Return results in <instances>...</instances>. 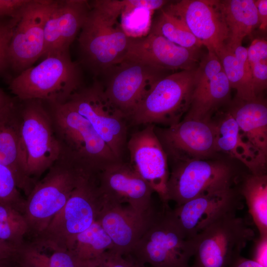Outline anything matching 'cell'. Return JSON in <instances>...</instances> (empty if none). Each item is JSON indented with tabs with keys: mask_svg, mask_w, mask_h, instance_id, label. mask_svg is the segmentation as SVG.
<instances>
[{
	"mask_svg": "<svg viewBox=\"0 0 267 267\" xmlns=\"http://www.w3.org/2000/svg\"><path fill=\"white\" fill-rule=\"evenodd\" d=\"M124 8L119 17L120 27L129 38L138 39L150 33L154 11L149 8V0H123Z\"/></svg>",
	"mask_w": 267,
	"mask_h": 267,
	"instance_id": "f546056e",
	"label": "cell"
},
{
	"mask_svg": "<svg viewBox=\"0 0 267 267\" xmlns=\"http://www.w3.org/2000/svg\"><path fill=\"white\" fill-rule=\"evenodd\" d=\"M201 58L200 49L180 46L150 32L141 38H131L124 59L138 61L167 72L195 69Z\"/></svg>",
	"mask_w": 267,
	"mask_h": 267,
	"instance_id": "ffe728a7",
	"label": "cell"
},
{
	"mask_svg": "<svg viewBox=\"0 0 267 267\" xmlns=\"http://www.w3.org/2000/svg\"><path fill=\"white\" fill-rule=\"evenodd\" d=\"M57 1L30 0L15 25L8 48V61L21 71L43 56L46 21Z\"/></svg>",
	"mask_w": 267,
	"mask_h": 267,
	"instance_id": "4fadbf2b",
	"label": "cell"
},
{
	"mask_svg": "<svg viewBox=\"0 0 267 267\" xmlns=\"http://www.w3.org/2000/svg\"><path fill=\"white\" fill-rule=\"evenodd\" d=\"M28 232L27 224L0 222V239L18 247L24 243V236Z\"/></svg>",
	"mask_w": 267,
	"mask_h": 267,
	"instance_id": "d590c367",
	"label": "cell"
},
{
	"mask_svg": "<svg viewBox=\"0 0 267 267\" xmlns=\"http://www.w3.org/2000/svg\"><path fill=\"white\" fill-rule=\"evenodd\" d=\"M134 264L131 257L110 249L95 258L83 262L82 267H132Z\"/></svg>",
	"mask_w": 267,
	"mask_h": 267,
	"instance_id": "e575fe53",
	"label": "cell"
},
{
	"mask_svg": "<svg viewBox=\"0 0 267 267\" xmlns=\"http://www.w3.org/2000/svg\"><path fill=\"white\" fill-rule=\"evenodd\" d=\"M216 54L231 88L236 91V98L249 100L258 97L253 89L247 48L240 45L233 50L225 44Z\"/></svg>",
	"mask_w": 267,
	"mask_h": 267,
	"instance_id": "4316f807",
	"label": "cell"
},
{
	"mask_svg": "<svg viewBox=\"0 0 267 267\" xmlns=\"http://www.w3.org/2000/svg\"><path fill=\"white\" fill-rule=\"evenodd\" d=\"M0 265H3V264H0Z\"/></svg>",
	"mask_w": 267,
	"mask_h": 267,
	"instance_id": "7dc6e473",
	"label": "cell"
},
{
	"mask_svg": "<svg viewBox=\"0 0 267 267\" xmlns=\"http://www.w3.org/2000/svg\"><path fill=\"white\" fill-rule=\"evenodd\" d=\"M168 158L174 162L206 159L216 153L214 120L183 119L166 128L155 126Z\"/></svg>",
	"mask_w": 267,
	"mask_h": 267,
	"instance_id": "9a60e30c",
	"label": "cell"
},
{
	"mask_svg": "<svg viewBox=\"0 0 267 267\" xmlns=\"http://www.w3.org/2000/svg\"><path fill=\"white\" fill-rule=\"evenodd\" d=\"M252 260L267 267V237L255 238Z\"/></svg>",
	"mask_w": 267,
	"mask_h": 267,
	"instance_id": "ab89813d",
	"label": "cell"
},
{
	"mask_svg": "<svg viewBox=\"0 0 267 267\" xmlns=\"http://www.w3.org/2000/svg\"><path fill=\"white\" fill-rule=\"evenodd\" d=\"M167 204L155 212L144 233L129 256L151 267H190L194 253L193 238L186 239L171 218Z\"/></svg>",
	"mask_w": 267,
	"mask_h": 267,
	"instance_id": "8992f818",
	"label": "cell"
},
{
	"mask_svg": "<svg viewBox=\"0 0 267 267\" xmlns=\"http://www.w3.org/2000/svg\"><path fill=\"white\" fill-rule=\"evenodd\" d=\"M231 89L220 59L208 51L196 69L190 104L183 119L211 120L214 113L230 101Z\"/></svg>",
	"mask_w": 267,
	"mask_h": 267,
	"instance_id": "2e32d148",
	"label": "cell"
},
{
	"mask_svg": "<svg viewBox=\"0 0 267 267\" xmlns=\"http://www.w3.org/2000/svg\"><path fill=\"white\" fill-rule=\"evenodd\" d=\"M255 237L244 219L234 213L224 215L193 238L194 262L190 267H228Z\"/></svg>",
	"mask_w": 267,
	"mask_h": 267,
	"instance_id": "30bf717a",
	"label": "cell"
},
{
	"mask_svg": "<svg viewBox=\"0 0 267 267\" xmlns=\"http://www.w3.org/2000/svg\"><path fill=\"white\" fill-rule=\"evenodd\" d=\"M16 257L22 267H82L83 264L71 251L35 240L29 244L23 243Z\"/></svg>",
	"mask_w": 267,
	"mask_h": 267,
	"instance_id": "83f0119b",
	"label": "cell"
},
{
	"mask_svg": "<svg viewBox=\"0 0 267 267\" xmlns=\"http://www.w3.org/2000/svg\"><path fill=\"white\" fill-rule=\"evenodd\" d=\"M196 69L178 71L160 79L128 120L134 125L168 127L180 121L189 107Z\"/></svg>",
	"mask_w": 267,
	"mask_h": 267,
	"instance_id": "52a82bcc",
	"label": "cell"
},
{
	"mask_svg": "<svg viewBox=\"0 0 267 267\" xmlns=\"http://www.w3.org/2000/svg\"><path fill=\"white\" fill-rule=\"evenodd\" d=\"M12 102L10 98L0 89V112Z\"/></svg>",
	"mask_w": 267,
	"mask_h": 267,
	"instance_id": "ee69618b",
	"label": "cell"
},
{
	"mask_svg": "<svg viewBox=\"0 0 267 267\" xmlns=\"http://www.w3.org/2000/svg\"><path fill=\"white\" fill-rule=\"evenodd\" d=\"M17 21L12 19L9 23H0V69L8 61V48Z\"/></svg>",
	"mask_w": 267,
	"mask_h": 267,
	"instance_id": "8d00e7d4",
	"label": "cell"
},
{
	"mask_svg": "<svg viewBox=\"0 0 267 267\" xmlns=\"http://www.w3.org/2000/svg\"><path fill=\"white\" fill-rule=\"evenodd\" d=\"M237 188L244 198L259 236L267 237V175L244 174Z\"/></svg>",
	"mask_w": 267,
	"mask_h": 267,
	"instance_id": "f1b7e54d",
	"label": "cell"
},
{
	"mask_svg": "<svg viewBox=\"0 0 267 267\" xmlns=\"http://www.w3.org/2000/svg\"><path fill=\"white\" fill-rule=\"evenodd\" d=\"M81 76L69 50L47 55L11 82L12 93L21 101L39 100L48 104L66 102L81 89Z\"/></svg>",
	"mask_w": 267,
	"mask_h": 267,
	"instance_id": "6da1fadb",
	"label": "cell"
},
{
	"mask_svg": "<svg viewBox=\"0 0 267 267\" xmlns=\"http://www.w3.org/2000/svg\"><path fill=\"white\" fill-rule=\"evenodd\" d=\"M0 267H4L3 265H0Z\"/></svg>",
	"mask_w": 267,
	"mask_h": 267,
	"instance_id": "bcb514c9",
	"label": "cell"
},
{
	"mask_svg": "<svg viewBox=\"0 0 267 267\" xmlns=\"http://www.w3.org/2000/svg\"><path fill=\"white\" fill-rule=\"evenodd\" d=\"M90 8L88 1L85 0L57 1L45 22L42 56L69 50Z\"/></svg>",
	"mask_w": 267,
	"mask_h": 267,
	"instance_id": "7402d4cb",
	"label": "cell"
},
{
	"mask_svg": "<svg viewBox=\"0 0 267 267\" xmlns=\"http://www.w3.org/2000/svg\"><path fill=\"white\" fill-rule=\"evenodd\" d=\"M113 247L110 237L96 220L77 236L71 251L84 262L97 257Z\"/></svg>",
	"mask_w": 267,
	"mask_h": 267,
	"instance_id": "4dcf8cb0",
	"label": "cell"
},
{
	"mask_svg": "<svg viewBox=\"0 0 267 267\" xmlns=\"http://www.w3.org/2000/svg\"><path fill=\"white\" fill-rule=\"evenodd\" d=\"M166 73L138 61L124 59L105 74L107 80L103 85L104 92L128 120L155 83L167 75Z\"/></svg>",
	"mask_w": 267,
	"mask_h": 267,
	"instance_id": "7c38bea8",
	"label": "cell"
},
{
	"mask_svg": "<svg viewBox=\"0 0 267 267\" xmlns=\"http://www.w3.org/2000/svg\"><path fill=\"white\" fill-rule=\"evenodd\" d=\"M235 120L243 141L266 173L267 162V106L259 96L249 100L235 98L228 111Z\"/></svg>",
	"mask_w": 267,
	"mask_h": 267,
	"instance_id": "603a6c76",
	"label": "cell"
},
{
	"mask_svg": "<svg viewBox=\"0 0 267 267\" xmlns=\"http://www.w3.org/2000/svg\"><path fill=\"white\" fill-rule=\"evenodd\" d=\"M91 172L64 155L37 181L25 200L23 215L28 232H43L63 208L81 178Z\"/></svg>",
	"mask_w": 267,
	"mask_h": 267,
	"instance_id": "3957f363",
	"label": "cell"
},
{
	"mask_svg": "<svg viewBox=\"0 0 267 267\" xmlns=\"http://www.w3.org/2000/svg\"><path fill=\"white\" fill-rule=\"evenodd\" d=\"M20 108V135L26 171L35 183L62 155L49 110L39 100Z\"/></svg>",
	"mask_w": 267,
	"mask_h": 267,
	"instance_id": "ba28073f",
	"label": "cell"
},
{
	"mask_svg": "<svg viewBox=\"0 0 267 267\" xmlns=\"http://www.w3.org/2000/svg\"><path fill=\"white\" fill-rule=\"evenodd\" d=\"M228 38L226 45L232 49L242 45L243 39L259 27L257 9L254 0H220Z\"/></svg>",
	"mask_w": 267,
	"mask_h": 267,
	"instance_id": "484cf974",
	"label": "cell"
},
{
	"mask_svg": "<svg viewBox=\"0 0 267 267\" xmlns=\"http://www.w3.org/2000/svg\"><path fill=\"white\" fill-rule=\"evenodd\" d=\"M68 101L89 121L118 159L122 161L127 142V119L108 99L103 85L95 82L88 87L81 88Z\"/></svg>",
	"mask_w": 267,
	"mask_h": 267,
	"instance_id": "8fae6325",
	"label": "cell"
},
{
	"mask_svg": "<svg viewBox=\"0 0 267 267\" xmlns=\"http://www.w3.org/2000/svg\"><path fill=\"white\" fill-rule=\"evenodd\" d=\"M20 112L12 101L0 112V164L13 173L18 187L28 196L35 183L27 176L20 135Z\"/></svg>",
	"mask_w": 267,
	"mask_h": 267,
	"instance_id": "cb8c5ba5",
	"label": "cell"
},
{
	"mask_svg": "<svg viewBox=\"0 0 267 267\" xmlns=\"http://www.w3.org/2000/svg\"><path fill=\"white\" fill-rule=\"evenodd\" d=\"M25 201L19 191L13 173L8 167L0 164V202L23 215Z\"/></svg>",
	"mask_w": 267,
	"mask_h": 267,
	"instance_id": "836d02e7",
	"label": "cell"
},
{
	"mask_svg": "<svg viewBox=\"0 0 267 267\" xmlns=\"http://www.w3.org/2000/svg\"><path fill=\"white\" fill-rule=\"evenodd\" d=\"M19 247L0 239V264L16 258Z\"/></svg>",
	"mask_w": 267,
	"mask_h": 267,
	"instance_id": "60d3db41",
	"label": "cell"
},
{
	"mask_svg": "<svg viewBox=\"0 0 267 267\" xmlns=\"http://www.w3.org/2000/svg\"><path fill=\"white\" fill-rule=\"evenodd\" d=\"M79 37L85 62L97 74L105 75L124 58L131 38L122 30L118 16L100 0L93 1Z\"/></svg>",
	"mask_w": 267,
	"mask_h": 267,
	"instance_id": "5b68a950",
	"label": "cell"
},
{
	"mask_svg": "<svg viewBox=\"0 0 267 267\" xmlns=\"http://www.w3.org/2000/svg\"><path fill=\"white\" fill-rule=\"evenodd\" d=\"M102 204L96 174L86 173L63 208L35 240L71 251L77 236L97 220Z\"/></svg>",
	"mask_w": 267,
	"mask_h": 267,
	"instance_id": "277c9868",
	"label": "cell"
},
{
	"mask_svg": "<svg viewBox=\"0 0 267 267\" xmlns=\"http://www.w3.org/2000/svg\"><path fill=\"white\" fill-rule=\"evenodd\" d=\"M140 213L127 204L104 200L97 221L112 240V250L129 256L155 213Z\"/></svg>",
	"mask_w": 267,
	"mask_h": 267,
	"instance_id": "44dd1931",
	"label": "cell"
},
{
	"mask_svg": "<svg viewBox=\"0 0 267 267\" xmlns=\"http://www.w3.org/2000/svg\"><path fill=\"white\" fill-rule=\"evenodd\" d=\"M174 163L166 201H174L176 206L205 194L234 187L244 175L221 161L197 159Z\"/></svg>",
	"mask_w": 267,
	"mask_h": 267,
	"instance_id": "9c48e42d",
	"label": "cell"
},
{
	"mask_svg": "<svg viewBox=\"0 0 267 267\" xmlns=\"http://www.w3.org/2000/svg\"><path fill=\"white\" fill-rule=\"evenodd\" d=\"M150 32L183 47L200 49L203 46L181 20L163 9L152 23Z\"/></svg>",
	"mask_w": 267,
	"mask_h": 267,
	"instance_id": "1f68e13d",
	"label": "cell"
},
{
	"mask_svg": "<svg viewBox=\"0 0 267 267\" xmlns=\"http://www.w3.org/2000/svg\"><path fill=\"white\" fill-rule=\"evenodd\" d=\"M242 198L232 187L200 195L168 211L183 236L190 239L220 217L241 210Z\"/></svg>",
	"mask_w": 267,
	"mask_h": 267,
	"instance_id": "5bb4252c",
	"label": "cell"
},
{
	"mask_svg": "<svg viewBox=\"0 0 267 267\" xmlns=\"http://www.w3.org/2000/svg\"><path fill=\"white\" fill-rule=\"evenodd\" d=\"M0 222L27 224L25 218L22 213L13 208L0 202Z\"/></svg>",
	"mask_w": 267,
	"mask_h": 267,
	"instance_id": "f35d334b",
	"label": "cell"
},
{
	"mask_svg": "<svg viewBox=\"0 0 267 267\" xmlns=\"http://www.w3.org/2000/svg\"><path fill=\"white\" fill-rule=\"evenodd\" d=\"M30 0H0V17L10 16L17 19Z\"/></svg>",
	"mask_w": 267,
	"mask_h": 267,
	"instance_id": "74e56055",
	"label": "cell"
},
{
	"mask_svg": "<svg viewBox=\"0 0 267 267\" xmlns=\"http://www.w3.org/2000/svg\"><path fill=\"white\" fill-rule=\"evenodd\" d=\"M98 185L103 199L127 204L142 214L153 210L150 186L131 167L122 161L111 164L97 174Z\"/></svg>",
	"mask_w": 267,
	"mask_h": 267,
	"instance_id": "d6986e66",
	"label": "cell"
},
{
	"mask_svg": "<svg viewBox=\"0 0 267 267\" xmlns=\"http://www.w3.org/2000/svg\"><path fill=\"white\" fill-rule=\"evenodd\" d=\"M254 91L256 96L267 87V42L264 39H255L247 48Z\"/></svg>",
	"mask_w": 267,
	"mask_h": 267,
	"instance_id": "d6a6232c",
	"label": "cell"
},
{
	"mask_svg": "<svg viewBox=\"0 0 267 267\" xmlns=\"http://www.w3.org/2000/svg\"><path fill=\"white\" fill-rule=\"evenodd\" d=\"M257 9L259 29L265 32L267 28V0H254Z\"/></svg>",
	"mask_w": 267,
	"mask_h": 267,
	"instance_id": "b9f144b4",
	"label": "cell"
},
{
	"mask_svg": "<svg viewBox=\"0 0 267 267\" xmlns=\"http://www.w3.org/2000/svg\"><path fill=\"white\" fill-rule=\"evenodd\" d=\"M163 9L181 20L208 51L216 53L226 44L228 31L219 0H181Z\"/></svg>",
	"mask_w": 267,
	"mask_h": 267,
	"instance_id": "e0dca14e",
	"label": "cell"
},
{
	"mask_svg": "<svg viewBox=\"0 0 267 267\" xmlns=\"http://www.w3.org/2000/svg\"><path fill=\"white\" fill-rule=\"evenodd\" d=\"M132 267H146L145 265L138 263L134 260V264Z\"/></svg>",
	"mask_w": 267,
	"mask_h": 267,
	"instance_id": "f6af8a7d",
	"label": "cell"
},
{
	"mask_svg": "<svg viewBox=\"0 0 267 267\" xmlns=\"http://www.w3.org/2000/svg\"><path fill=\"white\" fill-rule=\"evenodd\" d=\"M131 134L127 142L131 167L156 192L164 204L170 172L168 156L155 131L149 124Z\"/></svg>",
	"mask_w": 267,
	"mask_h": 267,
	"instance_id": "ac0fdd59",
	"label": "cell"
},
{
	"mask_svg": "<svg viewBox=\"0 0 267 267\" xmlns=\"http://www.w3.org/2000/svg\"><path fill=\"white\" fill-rule=\"evenodd\" d=\"M228 267H265L252 259L246 258L241 255L234 259Z\"/></svg>",
	"mask_w": 267,
	"mask_h": 267,
	"instance_id": "7bdbcfd3",
	"label": "cell"
},
{
	"mask_svg": "<svg viewBox=\"0 0 267 267\" xmlns=\"http://www.w3.org/2000/svg\"><path fill=\"white\" fill-rule=\"evenodd\" d=\"M216 152L222 151L241 161L254 175L267 174L261 168L255 155L243 141L239 127L229 111L214 121Z\"/></svg>",
	"mask_w": 267,
	"mask_h": 267,
	"instance_id": "d4e9b609",
	"label": "cell"
},
{
	"mask_svg": "<svg viewBox=\"0 0 267 267\" xmlns=\"http://www.w3.org/2000/svg\"><path fill=\"white\" fill-rule=\"evenodd\" d=\"M48 105L62 154L96 174L107 166L120 161L89 121L69 101Z\"/></svg>",
	"mask_w": 267,
	"mask_h": 267,
	"instance_id": "7a4b0ae2",
	"label": "cell"
}]
</instances>
